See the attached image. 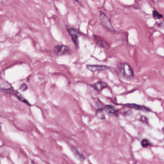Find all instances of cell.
Instances as JSON below:
<instances>
[{
  "label": "cell",
  "instance_id": "1",
  "mask_svg": "<svg viewBox=\"0 0 164 164\" xmlns=\"http://www.w3.org/2000/svg\"><path fill=\"white\" fill-rule=\"evenodd\" d=\"M120 75L126 80H131L133 76V73L131 66L126 63H120L118 66Z\"/></svg>",
  "mask_w": 164,
  "mask_h": 164
},
{
  "label": "cell",
  "instance_id": "2",
  "mask_svg": "<svg viewBox=\"0 0 164 164\" xmlns=\"http://www.w3.org/2000/svg\"><path fill=\"white\" fill-rule=\"evenodd\" d=\"M99 20L101 25L108 30L113 33L116 32L115 29L112 25L110 19L107 17V15L102 11H100Z\"/></svg>",
  "mask_w": 164,
  "mask_h": 164
},
{
  "label": "cell",
  "instance_id": "3",
  "mask_svg": "<svg viewBox=\"0 0 164 164\" xmlns=\"http://www.w3.org/2000/svg\"><path fill=\"white\" fill-rule=\"evenodd\" d=\"M66 28L68 33L70 34L75 47L77 48H78L79 45L78 38L81 36V33L76 28L72 27L68 25H66Z\"/></svg>",
  "mask_w": 164,
  "mask_h": 164
},
{
  "label": "cell",
  "instance_id": "4",
  "mask_svg": "<svg viewBox=\"0 0 164 164\" xmlns=\"http://www.w3.org/2000/svg\"><path fill=\"white\" fill-rule=\"evenodd\" d=\"M53 51L54 54L57 56L69 55L71 53V50L69 46L63 44L55 45L54 47Z\"/></svg>",
  "mask_w": 164,
  "mask_h": 164
},
{
  "label": "cell",
  "instance_id": "5",
  "mask_svg": "<svg viewBox=\"0 0 164 164\" xmlns=\"http://www.w3.org/2000/svg\"><path fill=\"white\" fill-rule=\"evenodd\" d=\"M86 68L88 70L93 72L108 70L110 69L109 67L103 65H87Z\"/></svg>",
  "mask_w": 164,
  "mask_h": 164
},
{
  "label": "cell",
  "instance_id": "6",
  "mask_svg": "<svg viewBox=\"0 0 164 164\" xmlns=\"http://www.w3.org/2000/svg\"><path fill=\"white\" fill-rule=\"evenodd\" d=\"M124 106L126 107H130V108H133V109H136V110L144 111H145V112H149V111H151V110L147 107H145V106H140V105H136V104H125Z\"/></svg>",
  "mask_w": 164,
  "mask_h": 164
},
{
  "label": "cell",
  "instance_id": "7",
  "mask_svg": "<svg viewBox=\"0 0 164 164\" xmlns=\"http://www.w3.org/2000/svg\"><path fill=\"white\" fill-rule=\"evenodd\" d=\"M104 110L108 115L112 116H118V110L113 106H107L105 107Z\"/></svg>",
  "mask_w": 164,
  "mask_h": 164
},
{
  "label": "cell",
  "instance_id": "8",
  "mask_svg": "<svg viewBox=\"0 0 164 164\" xmlns=\"http://www.w3.org/2000/svg\"><path fill=\"white\" fill-rule=\"evenodd\" d=\"M71 150H72V152H73V153L74 154V156H75V157L77 159H78L81 162L84 161V160L85 159V156L82 154H81L80 153V152L76 148L73 146L71 148Z\"/></svg>",
  "mask_w": 164,
  "mask_h": 164
},
{
  "label": "cell",
  "instance_id": "9",
  "mask_svg": "<svg viewBox=\"0 0 164 164\" xmlns=\"http://www.w3.org/2000/svg\"><path fill=\"white\" fill-rule=\"evenodd\" d=\"M107 84L105 82H96L93 85V88L98 91H101L103 89L107 88Z\"/></svg>",
  "mask_w": 164,
  "mask_h": 164
},
{
  "label": "cell",
  "instance_id": "10",
  "mask_svg": "<svg viewBox=\"0 0 164 164\" xmlns=\"http://www.w3.org/2000/svg\"><path fill=\"white\" fill-rule=\"evenodd\" d=\"M13 93L14 94V95L17 97V98L20 101L24 103L25 104H27V105L29 106L30 105V104L29 103V102L25 99L17 91H16V90H14Z\"/></svg>",
  "mask_w": 164,
  "mask_h": 164
},
{
  "label": "cell",
  "instance_id": "11",
  "mask_svg": "<svg viewBox=\"0 0 164 164\" xmlns=\"http://www.w3.org/2000/svg\"><path fill=\"white\" fill-rule=\"evenodd\" d=\"M97 45L100 48L104 49H108L109 48V45L107 42L102 40L98 39L97 41Z\"/></svg>",
  "mask_w": 164,
  "mask_h": 164
},
{
  "label": "cell",
  "instance_id": "12",
  "mask_svg": "<svg viewBox=\"0 0 164 164\" xmlns=\"http://www.w3.org/2000/svg\"><path fill=\"white\" fill-rule=\"evenodd\" d=\"M96 115L99 119H103L105 117V116L104 115V113H103V111L102 109L98 110L96 112Z\"/></svg>",
  "mask_w": 164,
  "mask_h": 164
},
{
  "label": "cell",
  "instance_id": "13",
  "mask_svg": "<svg viewBox=\"0 0 164 164\" xmlns=\"http://www.w3.org/2000/svg\"><path fill=\"white\" fill-rule=\"evenodd\" d=\"M141 144L143 147L146 148L149 146H150L151 145V143L148 139H144L142 140L141 142Z\"/></svg>",
  "mask_w": 164,
  "mask_h": 164
},
{
  "label": "cell",
  "instance_id": "14",
  "mask_svg": "<svg viewBox=\"0 0 164 164\" xmlns=\"http://www.w3.org/2000/svg\"><path fill=\"white\" fill-rule=\"evenodd\" d=\"M153 17L156 19H161L163 17V15L159 13L157 11L154 10L152 13Z\"/></svg>",
  "mask_w": 164,
  "mask_h": 164
},
{
  "label": "cell",
  "instance_id": "15",
  "mask_svg": "<svg viewBox=\"0 0 164 164\" xmlns=\"http://www.w3.org/2000/svg\"><path fill=\"white\" fill-rule=\"evenodd\" d=\"M20 89L23 91H25L27 89V86L26 84H23L20 86Z\"/></svg>",
  "mask_w": 164,
  "mask_h": 164
},
{
  "label": "cell",
  "instance_id": "16",
  "mask_svg": "<svg viewBox=\"0 0 164 164\" xmlns=\"http://www.w3.org/2000/svg\"><path fill=\"white\" fill-rule=\"evenodd\" d=\"M157 27H159V28H160L164 29V22H162L159 23L157 25Z\"/></svg>",
  "mask_w": 164,
  "mask_h": 164
},
{
  "label": "cell",
  "instance_id": "17",
  "mask_svg": "<svg viewBox=\"0 0 164 164\" xmlns=\"http://www.w3.org/2000/svg\"><path fill=\"white\" fill-rule=\"evenodd\" d=\"M75 0L76 1H77V2H80V1L79 0Z\"/></svg>",
  "mask_w": 164,
  "mask_h": 164
},
{
  "label": "cell",
  "instance_id": "18",
  "mask_svg": "<svg viewBox=\"0 0 164 164\" xmlns=\"http://www.w3.org/2000/svg\"><path fill=\"white\" fill-rule=\"evenodd\" d=\"M1 123H0V130L1 129Z\"/></svg>",
  "mask_w": 164,
  "mask_h": 164
}]
</instances>
